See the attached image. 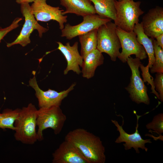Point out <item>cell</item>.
<instances>
[{"label": "cell", "mask_w": 163, "mask_h": 163, "mask_svg": "<svg viewBox=\"0 0 163 163\" xmlns=\"http://www.w3.org/2000/svg\"><path fill=\"white\" fill-rule=\"evenodd\" d=\"M134 113L137 117V124L136 127L135 132L132 134H129L126 133L123 129L122 127L124 121L122 126H120L118 122L115 120H111L112 122L117 127V130L120 133V135L116 139L115 142L119 143L123 142L125 143L123 144L125 150H129L133 148L137 153H140L139 148H141L147 152L148 149L145 146V144L147 143H151V139H143L139 133L138 128L139 127L138 120L139 118L141 116L138 115L136 112Z\"/></svg>", "instance_id": "cell-12"}, {"label": "cell", "mask_w": 163, "mask_h": 163, "mask_svg": "<svg viewBox=\"0 0 163 163\" xmlns=\"http://www.w3.org/2000/svg\"><path fill=\"white\" fill-rule=\"evenodd\" d=\"M32 73L34 77L30 78L29 84L35 91V95L38 100L39 108L60 106L62 100L74 89L76 85L75 83H74L67 89L59 92L50 89L43 91L37 84L35 76L36 72L33 71Z\"/></svg>", "instance_id": "cell-9"}, {"label": "cell", "mask_w": 163, "mask_h": 163, "mask_svg": "<svg viewBox=\"0 0 163 163\" xmlns=\"http://www.w3.org/2000/svg\"><path fill=\"white\" fill-rule=\"evenodd\" d=\"M155 39L157 44L163 49V34L158 36Z\"/></svg>", "instance_id": "cell-27"}, {"label": "cell", "mask_w": 163, "mask_h": 163, "mask_svg": "<svg viewBox=\"0 0 163 163\" xmlns=\"http://www.w3.org/2000/svg\"><path fill=\"white\" fill-rule=\"evenodd\" d=\"M35 0H16V2L18 4H21L22 3H29L33 2Z\"/></svg>", "instance_id": "cell-28"}, {"label": "cell", "mask_w": 163, "mask_h": 163, "mask_svg": "<svg viewBox=\"0 0 163 163\" xmlns=\"http://www.w3.org/2000/svg\"><path fill=\"white\" fill-rule=\"evenodd\" d=\"M67 119L60 106L47 108H40L38 110L37 125L38 141L43 139V132L48 128H51L56 135L62 131Z\"/></svg>", "instance_id": "cell-4"}, {"label": "cell", "mask_w": 163, "mask_h": 163, "mask_svg": "<svg viewBox=\"0 0 163 163\" xmlns=\"http://www.w3.org/2000/svg\"><path fill=\"white\" fill-rule=\"evenodd\" d=\"M116 32L122 48L117 58L123 63L126 62L127 58L132 55H135L140 60L146 59L147 54L143 46L138 41L136 34L133 31H125L116 27Z\"/></svg>", "instance_id": "cell-8"}, {"label": "cell", "mask_w": 163, "mask_h": 163, "mask_svg": "<svg viewBox=\"0 0 163 163\" xmlns=\"http://www.w3.org/2000/svg\"><path fill=\"white\" fill-rule=\"evenodd\" d=\"M90 0L94 4L96 14L114 21L116 15L115 2L116 0Z\"/></svg>", "instance_id": "cell-20"}, {"label": "cell", "mask_w": 163, "mask_h": 163, "mask_svg": "<svg viewBox=\"0 0 163 163\" xmlns=\"http://www.w3.org/2000/svg\"><path fill=\"white\" fill-rule=\"evenodd\" d=\"M58 45L57 49L59 50L65 57L67 62L66 68L64 71V74L66 75L69 71H72L78 75L81 73V67L83 58L78 51V43L75 42L71 46L69 42L64 45L60 42H57Z\"/></svg>", "instance_id": "cell-15"}, {"label": "cell", "mask_w": 163, "mask_h": 163, "mask_svg": "<svg viewBox=\"0 0 163 163\" xmlns=\"http://www.w3.org/2000/svg\"><path fill=\"white\" fill-rule=\"evenodd\" d=\"M154 62L150 68V72L152 73H163V49L157 44L155 40H153Z\"/></svg>", "instance_id": "cell-22"}, {"label": "cell", "mask_w": 163, "mask_h": 163, "mask_svg": "<svg viewBox=\"0 0 163 163\" xmlns=\"http://www.w3.org/2000/svg\"><path fill=\"white\" fill-rule=\"evenodd\" d=\"M22 20V18H17L9 26L4 28H2L0 27V42L7 34L19 27V23Z\"/></svg>", "instance_id": "cell-26"}, {"label": "cell", "mask_w": 163, "mask_h": 163, "mask_svg": "<svg viewBox=\"0 0 163 163\" xmlns=\"http://www.w3.org/2000/svg\"><path fill=\"white\" fill-rule=\"evenodd\" d=\"M46 0H35L30 6L32 13L38 21L47 22L55 21L59 24L61 30L64 27V24L67 21V15H63L64 11L59 7H55L48 5Z\"/></svg>", "instance_id": "cell-11"}, {"label": "cell", "mask_w": 163, "mask_h": 163, "mask_svg": "<svg viewBox=\"0 0 163 163\" xmlns=\"http://www.w3.org/2000/svg\"><path fill=\"white\" fill-rule=\"evenodd\" d=\"M38 110L32 103L21 110L15 120L14 137L23 144L33 145L38 141L36 130Z\"/></svg>", "instance_id": "cell-2"}, {"label": "cell", "mask_w": 163, "mask_h": 163, "mask_svg": "<svg viewBox=\"0 0 163 163\" xmlns=\"http://www.w3.org/2000/svg\"><path fill=\"white\" fill-rule=\"evenodd\" d=\"M104 59L102 53L97 49L87 55L83 59L81 66L83 77L87 79L92 78L97 67L103 64Z\"/></svg>", "instance_id": "cell-17"}, {"label": "cell", "mask_w": 163, "mask_h": 163, "mask_svg": "<svg viewBox=\"0 0 163 163\" xmlns=\"http://www.w3.org/2000/svg\"><path fill=\"white\" fill-rule=\"evenodd\" d=\"M116 27L114 23L110 21L101 25L97 30V49L101 53L107 54L113 61H116L121 47Z\"/></svg>", "instance_id": "cell-5"}, {"label": "cell", "mask_w": 163, "mask_h": 163, "mask_svg": "<svg viewBox=\"0 0 163 163\" xmlns=\"http://www.w3.org/2000/svg\"><path fill=\"white\" fill-rule=\"evenodd\" d=\"M140 67L142 71V75L143 78V81L144 82H148V84L151 86L152 93L154 94L157 97L159 100V97L158 92L155 91L154 84V80L153 77L150 75L149 72V68L146 66H144L142 64Z\"/></svg>", "instance_id": "cell-24"}, {"label": "cell", "mask_w": 163, "mask_h": 163, "mask_svg": "<svg viewBox=\"0 0 163 163\" xmlns=\"http://www.w3.org/2000/svg\"><path fill=\"white\" fill-rule=\"evenodd\" d=\"M82 21L78 24L72 25L66 24L61 30V37L71 40L77 36L85 34L94 29H97L102 25L111 21L95 14L83 17Z\"/></svg>", "instance_id": "cell-10"}, {"label": "cell", "mask_w": 163, "mask_h": 163, "mask_svg": "<svg viewBox=\"0 0 163 163\" xmlns=\"http://www.w3.org/2000/svg\"><path fill=\"white\" fill-rule=\"evenodd\" d=\"M126 62L131 69L132 74L130 83L125 89L133 101L138 104L143 103L149 105L150 100L147 94V88L141 77L139 70L142 64L140 60L129 56Z\"/></svg>", "instance_id": "cell-6"}, {"label": "cell", "mask_w": 163, "mask_h": 163, "mask_svg": "<svg viewBox=\"0 0 163 163\" xmlns=\"http://www.w3.org/2000/svg\"><path fill=\"white\" fill-rule=\"evenodd\" d=\"M97 30L94 29L78 36L81 46L80 55L83 59L88 54L97 49Z\"/></svg>", "instance_id": "cell-19"}, {"label": "cell", "mask_w": 163, "mask_h": 163, "mask_svg": "<svg viewBox=\"0 0 163 163\" xmlns=\"http://www.w3.org/2000/svg\"><path fill=\"white\" fill-rule=\"evenodd\" d=\"M52 163H88L79 150L65 140L52 154Z\"/></svg>", "instance_id": "cell-14"}, {"label": "cell", "mask_w": 163, "mask_h": 163, "mask_svg": "<svg viewBox=\"0 0 163 163\" xmlns=\"http://www.w3.org/2000/svg\"><path fill=\"white\" fill-rule=\"evenodd\" d=\"M60 4L66 8L63 15L74 14L82 17L96 14L93 5L90 0H59Z\"/></svg>", "instance_id": "cell-16"}, {"label": "cell", "mask_w": 163, "mask_h": 163, "mask_svg": "<svg viewBox=\"0 0 163 163\" xmlns=\"http://www.w3.org/2000/svg\"><path fill=\"white\" fill-rule=\"evenodd\" d=\"M143 31L149 37L155 39L163 34V8L157 6L150 9L142 17Z\"/></svg>", "instance_id": "cell-13"}, {"label": "cell", "mask_w": 163, "mask_h": 163, "mask_svg": "<svg viewBox=\"0 0 163 163\" xmlns=\"http://www.w3.org/2000/svg\"><path fill=\"white\" fill-rule=\"evenodd\" d=\"M21 11L24 18V22L21 30L17 38L11 43H7V46L9 47L14 45L19 44L24 47L30 43V36L33 31L37 30L40 37L43 33L46 32L48 29L40 25L32 13L29 3H24L21 4Z\"/></svg>", "instance_id": "cell-7"}, {"label": "cell", "mask_w": 163, "mask_h": 163, "mask_svg": "<svg viewBox=\"0 0 163 163\" xmlns=\"http://www.w3.org/2000/svg\"><path fill=\"white\" fill-rule=\"evenodd\" d=\"M149 129H152L154 132L161 135L163 133V114L160 113L155 116L152 121L146 125Z\"/></svg>", "instance_id": "cell-23"}, {"label": "cell", "mask_w": 163, "mask_h": 163, "mask_svg": "<svg viewBox=\"0 0 163 163\" xmlns=\"http://www.w3.org/2000/svg\"><path fill=\"white\" fill-rule=\"evenodd\" d=\"M154 84L155 91L158 92L159 100L163 101V73H158L155 75L154 80Z\"/></svg>", "instance_id": "cell-25"}, {"label": "cell", "mask_w": 163, "mask_h": 163, "mask_svg": "<svg viewBox=\"0 0 163 163\" xmlns=\"http://www.w3.org/2000/svg\"><path fill=\"white\" fill-rule=\"evenodd\" d=\"M121 0H118V1H121Z\"/></svg>", "instance_id": "cell-29"}, {"label": "cell", "mask_w": 163, "mask_h": 163, "mask_svg": "<svg viewBox=\"0 0 163 163\" xmlns=\"http://www.w3.org/2000/svg\"><path fill=\"white\" fill-rule=\"evenodd\" d=\"M133 31L136 34L138 41L143 46L148 57L149 62L146 66L150 68L155 60L153 43L154 38H149L145 34L141 22L135 25Z\"/></svg>", "instance_id": "cell-18"}, {"label": "cell", "mask_w": 163, "mask_h": 163, "mask_svg": "<svg viewBox=\"0 0 163 163\" xmlns=\"http://www.w3.org/2000/svg\"><path fill=\"white\" fill-rule=\"evenodd\" d=\"M141 2L133 0H117L115 2L116 15L114 23L122 30L130 32L139 21V17L144 12L140 8Z\"/></svg>", "instance_id": "cell-3"}, {"label": "cell", "mask_w": 163, "mask_h": 163, "mask_svg": "<svg viewBox=\"0 0 163 163\" xmlns=\"http://www.w3.org/2000/svg\"><path fill=\"white\" fill-rule=\"evenodd\" d=\"M20 110L19 108L14 110L6 109L2 113H0V128L3 130L8 129L14 131V123Z\"/></svg>", "instance_id": "cell-21"}, {"label": "cell", "mask_w": 163, "mask_h": 163, "mask_svg": "<svg viewBox=\"0 0 163 163\" xmlns=\"http://www.w3.org/2000/svg\"><path fill=\"white\" fill-rule=\"evenodd\" d=\"M65 140L75 146L88 163L105 162V149L100 138L87 130L78 128L71 130Z\"/></svg>", "instance_id": "cell-1"}]
</instances>
